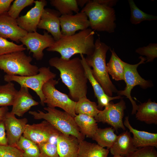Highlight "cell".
<instances>
[{
  "instance_id": "1",
  "label": "cell",
  "mask_w": 157,
  "mask_h": 157,
  "mask_svg": "<svg viewBox=\"0 0 157 157\" xmlns=\"http://www.w3.org/2000/svg\"><path fill=\"white\" fill-rule=\"evenodd\" d=\"M49 63L59 71L62 82L69 89L70 98L77 102L81 98L87 97L88 80L80 58L65 60L55 57L51 58Z\"/></svg>"
},
{
  "instance_id": "2",
  "label": "cell",
  "mask_w": 157,
  "mask_h": 157,
  "mask_svg": "<svg viewBox=\"0 0 157 157\" xmlns=\"http://www.w3.org/2000/svg\"><path fill=\"white\" fill-rule=\"evenodd\" d=\"M94 30L88 28L73 35L62 36L47 50L58 52L61 55L60 58L65 60L78 53L91 55L94 49Z\"/></svg>"
},
{
  "instance_id": "3",
  "label": "cell",
  "mask_w": 157,
  "mask_h": 157,
  "mask_svg": "<svg viewBox=\"0 0 157 157\" xmlns=\"http://www.w3.org/2000/svg\"><path fill=\"white\" fill-rule=\"evenodd\" d=\"M94 45L93 53L85 58L86 62L90 67L92 68V75L105 94L112 97L113 92L117 93L118 90L110 79L106 63V53L110 47L101 42L99 38L96 39Z\"/></svg>"
},
{
  "instance_id": "4",
  "label": "cell",
  "mask_w": 157,
  "mask_h": 157,
  "mask_svg": "<svg viewBox=\"0 0 157 157\" xmlns=\"http://www.w3.org/2000/svg\"><path fill=\"white\" fill-rule=\"evenodd\" d=\"M44 109L47 112L38 110V111H29L28 113L35 119H43L47 121L63 134L74 136L79 141L84 140L85 136L80 131L74 117L66 112L55 108L47 107Z\"/></svg>"
},
{
  "instance_id": "5",
  "label": "cell",
  "mask_w": 157,
  "mask_h": 157,
  "mask_svg": "<svg viewBox=\"0 0 157 157\" xmlns=\"http://www.w3.org/2000/svg\"><path fill=\"white\" fill-rule=\"evenodd\" d=\"M81 12L87 16L92 30L98 32H114L116 27L114 9L99 3L95 0H89Z\"/></svg>"
},
{
  "instance_id": "6",
  "label": "cell",
  "mask_w": 157,
  "mask_h": 157,
  "mask_svg": "<svg viewBox=\"0 0 157 157\" xmlns=\"http://www.w3.org/2000/svg\"><path fill=\"white\" fill-rule=\"evenodd\" d=\"M32 58L24 51H19L0 56V69L6 74L28 76L37 74L38 67L31 63Z\"/></svg>"
},
{
  "instance_id": "7",
  "label": "cell",
  "mask_w": 157,
  "mask_h": 157,
  "mask_svg": "<svg viewBox=\"0 0 157 157\" xmlns=\"http://www.w3.org/2000/svg\"><path fill=\"white\" fill-rule=\"evenodd\" d=\"M38 72L36 74L28 76L6 74L4 76V79L7 82H16L20 85L21 87H26L32 89L39 97L40 104L44 106L45 99L42 92V87L49 80L54 79L56 74L51 71L49 67H43L39 68Z\"/></svg>"
},
{
  "instance_id": "8",
  "label": "cell",
  "mask_w": 157,
  "mask_h": 157,
  "mask_svg": "<svg viewBox=\"0 0 157 157\" xmlns=\"http://www.w3.org/2000/svg\"><path fill=\"white\" fill-rule=\"evenodd\" d=\"M58 83V80L51 79L44 85L42 92L45 99L44 103L50 108H60L74 117L76 115L75 111L76 102L56 88L55 85Z\"/></svg>"
},
{
  "instance_id": "9",
  "label": "cell",
  "mask_w": 157,
  "mask_h": 157,
  "mask_svg": "<svg viewBox=\"0 0 157 157\" xmlns=\"http://www.w3.org/2000/svg\"><path fill=\"white\" fill-rule=\"evenodd\" d=\"M139 58L141 60L135 64H130L125 62L124 67V80L126 84V86L124 90L118 91V95H124L130 101L132 106L131 114H135L138 106L131 96L132 90L134 86L139 85L142 88L145 89L151 87V83L149 81L142 78L138 73L137 69L140 65L145 63L146 58L140 56Z\"/></svg>"
},
{
  "instance_id": "10",
  "label": "cell",
  "mask_w": 157,
  "mask_h": 157,
  "mask_svg": "<svg viewBox=\"0 0 157 157\" xmlns=\"http://www.w3.org/2000/svg\"><path fill=\"white\" fill-rule=\"evenodd\" d=\"M61 133L47 121L27 124L23 136L37 145L51 141Z\"/></svg>"
},
{
  "instance_id": "11",
  "label": "cell",
  "mask_w": 157,
  "mask_h": 157,
  "mask_svg": "<svg viewBox=\"0 0 157 157\" xmlns=\"http://www.w3.org/2000/svg\"><path fill=\"white\" fill-rule=\"evenodd\" d=\"M126 108L125 102L122 99L116 104L110 101L103 110H100L94 118L97 122L107 123L112 126L115 130L122 129L125 130L126 129L123 124V118Z\"/></svg>"
},
{
  "instance_id": "12",
  "label": "cell",
  "mask_w": 157,
  "mask_h": 157,
  "mask_svg": "<svg viewBox=\"0 0 157 157\" xmlns=\"http://www.w3.org/2000/svg\"><path fill=\"white\" fill-rule=\"evenodd\" d=\"M20 42L33 53V58L39 60L43 57L44 49L51 47L55 40L51 35L44 31L43 35L37 31L28 33L20 39Z\"/></svg>"
},
{
  "instance_id": "13",
  "label": "cell",
  "mask_w": 157,
  "mask_h": 157,
  "mask_svg": "<svg viewBox=\"0 0 157 157\" xmlns=\"http://www.w3.org/2000/svg\"><path fill=\"white\" fill-rule=\"evenodd\" d=\"M3 121L6 131L8 144L16 147L25 131L28 119L26 118L17 119L15 115L8 112Z\"/></svg>"
},
{
  "instance_id": "14",
  "label": "cell",
  "mask_w": 157,
  "mask_h": 157,
  "mask_svg": "<svg viewBox=\"0 0 157 157\" xmlns=\"http://www.w3.org/2000/svg\"><path fill=\"white\" fill-rule=\"evenodd\" d=\"M60 20L62 36L73 35L76 31L86 29L90 26L88 17L83 12L74 15H62Z\"/></svg>"
},
{
  "instance_id": "15",
  "label": "cell",
  "mask_w": 157,
  "mask_h": 157,
  "mask_svg": "<svg viewBox=\"0 0 157 157\" xmlns=\"http://www.w3.org/2000/svg\"><path fill=\"white\" fill-rule=\"evenodd\" d=\"M34 3V7L17 19L18 26L28 33L36 31L42 12L47 4L45 0L35 1Z\"/></svg>"
},
{
  "instance_id": "16",
  "label": "cell",
  "mask_w": 157,
  "mask_h": 157,
  "mask_svg": "<svg viewBox=\"0 0 157 157\" xmlns=\"http://www.w3.org/2000/svg\"><path fill=\"white\" fill-rule=\"evenodd\" d=\"M61 15L57 10L49 8H44L38 28L46 30L51 34L55 41L58 40L62 36L60 20Z\"/></svg>"
},
{
  "instance_id": "17",
  "label": "cell",
  "mask_w": 157,
  "mask_h": 157,
  "mask_svg": "<svg viewBox=\"0 0 157 157\" xmlns=\"http://www.w3.org/2000/svg\"><path fill=\"white\" fill-rule=\"evenodd\" d=\"M28 33L18 25L17 19L10 16L7 12L0 15V37L19 42Z\"/></svg>"
},
{
  "instance_id": "18",
  "label": "cell",
  "mask_w": 157,
  "mask_h": 157,
  "mask_svg": "<svg viewBox=\"0 0 157 157\" xmlns=\"http://www.w3.org/2000/svg\"><path fill=\"white\" fill-rule=\"evenodd\" d=\"M39 104L30 94L29 88L22 87L18 91L10 112L19 117H22L32 107Z\"/></svg>"
},
{
  "instance_id": "19",
  "label": "cell",
  "mask_w": 157,
  "mask_h": 157,
  "mask_svg": "<svg viewBox=\"0 0 157 157\" xmlns=\"http://www.w3.org/2000/svg\"><path fill=\"white\" fill-rule=\"evenodd\" d=\"M79 141L74 136L60 134L56 138L59 157H77Z\"/></svg>"
},
{
  "instance_id": "20",
  "label": "cell",
  "mask_w": 157,
  "mask_h": 157,
  "mask_svg": "<svg viewBox=\"0 0 157 157\" xmlns=\"http://www.w3.org/2000/svg\"><path fill=\"white\" fill-rule=\"evenodd\" d=\"M124 126L128 128L133 135V142L136 148L152 146L157 147V133L141 131L134 128L129 121V116L125 117L123 122Z\"/></svg>"
},
{
  "instance_id": "21",
  "label": "cell",
  "mask_w": 157,
  "mask_h": 157,
  "mask_svg": "<svg viewBox=\"0 0 157 157\" xmlns=\"http://www.w3.org/2000/svg\"><path fill=\"white\" fill-rule=\"evenodd\" d=\"M136 148L134 146L130 132L126 131L117 136L109 150L113 156L119 155L126 157Z\"/></svg>"
},
{
  "instance_id": "22",
  "label": "cell",
  "mask_w": 157,
  "mask_h": 157,
  "mask_svg": "<svg viewBox=\"0 0 157 157\" xmlns=\"http://www.w3.org/2000/svg\"><path fill=\"white\" fill-rule=\"evenodd\" d=\"M135 113L137 120L148 124H157V103L150 99L138 105Z\"/></svg>"
},
{
  "instance_id": "23",
  "label": "cell",
  "mask_w": 157,
  "mask_h": 157,
  "mask_svg": "<svg viewBox=\"0 0 157 157\" xmlns=\"http://www.w3.org/2000/svg\"><path fill=\"white\" fill-rule=\"evenodd\" d=\"M109 150L97 144L80 141L77 157H108Z\"/></svg>"
},
{
  "instance_id": "24",
  "label": "cell",
  "mask_w": 157,
  "mask_h": 157,
  "mask_svg": "<svg viewBox=\"0 0 157 157\" xmlns=\"http://www.w3.org/2000/svg\"><path fill=\"white\" fill-rule=\"evenodd\" d=\"M74 118L81 132L85 136L92 138L98 128L94 117L85 114H78Z\"/></svg>"
},
{
  "instance_id": "25",
  "label": "cell",
  "mask_w": 157,
  "mask_h": 157,
  "mask_svg": "<svg viewBox=\"0 0 157 157\" xmlns=\"http://www.w3.org/2000/svg\"><path fill=\"white\" fill-rule=\"evenodd\" d=\"M109 49L111 55L109 62L106 64L108 74L116 81L124 80V67L125 62L123 61L115 53L114 49Z\"/></svg>"
},
{
  "instance_id": "26",
  "label": "cell",
  "mask_w": 157,
  "mask_h": 157,
  "mask_svg": "<svg viewBox=\"0 0 157 157\" xmlns=\"http://www.w3.org/2000/svg\"><path fill=\"white\" fill-rule=\"evenodd\" d=\"M112 127L98 128L92 138L97 144L102 147L109 149L115 142L117 135Z\"/></svg>"
},
{
  "instance_id": "27",
  "label": "cell",
  "mask_w": 157,
  "mask_h": 157,
  "mask_svg": "<svg viewBox=\"0 0 157 157\" xmlns=\"http://www.w3.org/2000/svg\"><path fill=\"white\" fill-rule=\"evenodd\" d=\"M75 111L76 115L83 114L95 117L100 110L96 103L91 101L87 97H83L76 102Z\"/></svg>"
},
{
  "instance_id": "28",
  "label": "cell",
  "mask_w": 157,
  "mask_h": 157,
  "mask_svg": "<svg viewBox=\"0 0 157 157\" xmlns=\"http://www.w3.org/2000/svg\"><path fill=\"white\" fill-rule=\"evenodd\" d=\"M18 92L11 82L0 85V107L12 106Z\"/></svg>"
},
{
  "instance_id": "29",
  "label": "cell",
  "mask_w": 157,
  "mask_h": 157,
  "mask_svg": "<svg viewBox=\"0 0 157 157\" xmlns=\"http://www.w3.org/2000/svg\"><path fill=\"white\" fill-rule=\"evenodd\" d=\"M50 3L61 15H73L79 12V8L76 0H51Z\"/></svg>"
},
{
  "instance_id": "30",
  "label": "cell",
  "mask_w": 157,
  "mask_h": 157,
  "mask_svg": "<svg viewBox=\"0 0 157 157\" xmlns=\"http://www.w3.org/2000/svg\"><path fill=\"white\" fill-rule=\"evenodd\" d=\"M128 1L131 10L130 21L132 24H137L143 21L157 19V16L148 14L140 10L133 0H128Z\"/></svg>"
},
{
  "instance_id": "31",
  "label": "cell",
  "mask_w": 157,
  "mask_h": 157,
  "mask_svg": "<svg viewBox=\"0 0 157 157\" xmlns=\"http://www.w3.org/2000/svg\"><path fill=\"white\" fill-rule=\"evenodd\" d=\"M16 147L22 152L24 157H39L40 152L38 145L23 135Z\"/></svg>"
},
{
  "instance_id": "32",
  "label": "cell",
  "mask_w": 157,
  "mask_h": 157,
  "mask_svg": "<svg viewBox=\"0 0 157 157\" xmlns=\"http://www.w3.org/2000/svg\"><path fill=\"white\" fill-rule=\"evenodd\" d=\"M81 60L84 68L86 76L93 88L94 95L97 101L107 95L105 94L103 89L94 77L92 72V69L87 64L85 57L83 54H80Z\"/></svg>"
},
{
  "instance_id": "33",
  "label": "cell",
  "mask_w": 157,
  "mask_h": 157,
  "mask_svg": "<svg viewBox=\"0 0 157 157\" xmlns=\"http://www.w3.org/2000/svg\"><path fill=\"white\" fill-rule=\"evenodd\" d=\"M26 49L23 44L18 45L0 37V56L14 52L24 51Z\"/></svg>"
},
{
  "instance_id": "34",
  "label": "cell",
  "mask_w": 157,
  "mask_h": 157,
  "mask_svg": "<svg viewBox=\"0 0 157 157\" xmlns=\"http://www.w3.org/2000/svg\"><path fill=\"white\" fill-rule=\"evenodd\" d=\"M34 0H15L10 6L7 13L12 17L17 19L21 11L25 7L34 3Z\"/></svg>"
},
{
  "instance_id": "35",
  "label": "cell",
  "mask_w": 157,
  "mask_h": 157,
  "mask_svg": "<svg viewBox=\"0 0 157 157\" xmlns=\"http://www.w3.org/2000/svg\"><path fill=\"white\" fill-rule=\"evenodd\" d=\"M38 145L40 152L39 157H59L55 143L49 141Z\"/></svg>"
},
{
  "instance_id": "36",
  "label": "cell",
  "mask_w": 157,
  "mask_h": 157,
  "mask_svg": "<svg viewBox=\"0 0 157 157\" xmlns=\"http://www.w3.org/2000/svg\"><path fill=\"white\" fill-rule=\"evenodd\" d=\"M135 52L141 55L146 57V62H153L157 57V44L151 43L146 47L137 49Z\"/></svg>"
},
{
  "instance_id": "37",
  "label": "cell",
  "mask_w": 157,
  "mask_h": 157,
  "mask_svg": "<svg viewBox=\"0 0 157 157\" xmlns=\"http://www.w3.org/2000/svg\"><path fill=\"white\" fill-rule=\"evenodd\" d=\"M155 148L148 146L137 148L126 157H157V151Z\"/></svg>"
},
{
  "instance_id": "38",
  "label": "cell",
  "mask_w": 157,
  "mask_h": 157,
  "mask_svg": "<svg viewBox=\"0 0 157 157\" xmlns=\"http://www.w3.org/2000/svg\"><path fill=\"white\" fill-rule=\"evenodd\" d=\"M0 157H24L22 152L17 147L0 145Z\"/></svg>"
},
{
  "instance_id": "39",
  "label": "cell",
  "mask_w": 157,
  "mask_h": 157,
  "mask_svg": "<svg viewBox=\"0 0 157 157\" xmlns=\"http://www.w3.org/2000/svg\"><path fill=\"white\" fill-rule=\"evenodd\" d=\"M4 124L3 120H0V145H8Z\"/></svg>"
},
{
  "instance_id": "40",
  "label": "cell",
  "mask_w": 157,
  "mask_h": 157,
  "mask_svg": "<svg viewBox=\"0 0 157 157\" xmlns=\"http://www.w3.org/2000/svg\"><path fill=\"white\" fill-rule=\"evenodd\" d=\"M13 0H0V15L7 12Z\"/></svg>"
},
{
  "instance_id": "41",
  "label": "cell",
  "mask_w": 157,
  "mask_h": 157,
  "mask_svg": "<svg viewBox=\"0 0 157 157\" xmlns=\"http://www.w3.org/2000/svg\"><path fill=\"white\" fill-rule=\"evenodd\" d=\"M97 3L104 5L110 7H112L115 6L117 2V0H95Z\"/></svg>"
},
{
  "instance_id": "42",
  "label": "cell",
  "mask_w": 157,
  "mask_h": 157,
  "mask_svg": "<svg viewBox=\"0 0 157 157\" xmlns=\"http://www.w3.org/2000/svg\"><path fill=\"white\" fill-rule=\"evenodd\" d=\"M8 112V107H0V120H3Z\"/></svg>"
},
{
  "instance_id": "43",
  "label": "cell",
  "mask_w": 157,
  "mask_h": 157,
  "mask_svg": "<svg viewBox=\"0 0 157 157\" xmlns=\"http://www.w3.org/2000/svg\"><path fill=\"white\" fill-rule=\"evenodd\" d=\"M89 1V0H76L78 6L82 8L84 7V6H85Z\"/></svg>"
},
{
  "instance_id": "44",
  "label": "cell",
  "mask_w": 157,
  "mask_h": 157,
  "mask_svg": "<svg viewBox=\"0 0 157 157\" xmlns=\"http://www.w3.org/2000/svg\"><path fill=\"white\" fill-rule=\"evenodd\" d=\"M109 157H125L121 156H119V155H115V156H113Z\"/></svg>"
}]
</instances>
